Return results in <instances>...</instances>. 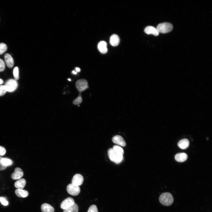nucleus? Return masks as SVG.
<instances>
[{
  "label": "nucleus",
  "mask_w": 212,
  "mask_h": 212,
  "mask_svg": "<svg viewBox=\"0 0 212 212\" xmlns=\"http://www.w3.org/2000/svg\"><path fill=\"white\" fill-rule=\"evenodd\" d=\"M144 31V32L148 34H153L154 36H157L159 34L156 28L152 26H146Z\"/></svg>",
  "instance_id": "nucleus-11"
},
{
  "label": "nucleus",
  "mask_w": 212,
  "mask_h": 212,
  "mask_svg": "<svg viewBox=\"0 0 212 212\" xmlns=\"http://www.w3.org/2000/svg\"><path fill=\"white\" fill-rule=\"evenodd\" d=\"M26 184L25 179L20 178L16 181L14 183V186L17 189H23Z\"/></svg>",
  "instance_id": "nucleus-16"
},
{
  "label": "nucleus",
  "mask_w": 212,
  "mask_h": 212,
  "mask_svg": "<svg viewBox=\"0 0 212 212\" xmlns=\"http://www.w3.org/2000/svg\"><path fill=\"white\" fill-rule=\"evenodd\" d=\"M0 202L2 205L4 206H6L9 204L8 201L6 198L4 197H0Z\"/></svg>",
  "instance_id": "nucleus-26"
},
{
  "label": "nucleus",
  "mask_w": 212,
  "mask_h": 212,
  "mask_svg": "<svg viewBox=\"0 0 212 212\" xmlns=\"http://www.w3.org/2000/svg\"><path fill=\"white\" fill-rule=\"evenodd\" d=\"M83 180V177L81 174H76L73 176L72 183L74 185L79 186L82 184Z\"/></svg>",
  "instance_id": "nucleus-8"
},
{
  "label": "nucleus",
  "mask_w": 212,
  "mask_h": 212,
  "mask_svg": "<svg viewBox=\"0 0 212 212\" xmlns=\"http://www.w3.org/2000/svg\"><path fill=\"white\" fill-rule=\"evenodd\" d=\"M1 163L3 165L6 167L11 165L13 163V161L10 159L3 158L1 160Z\"/></svg>",
  "instance_id": "nucleus-21"
},
{
  "label": "nucleus",
  "mask_w": 212,
  "mask_h": 212,
  "mask_svg": "<svg viewBox=\"0 0 212 212\" xmlns=\"http://www.w3.org/2000/svg\"><path fill=\"white\" fill-rule=\"evenodd\" d=\"M4 82L3 80L1 79L0 78V85L3 84Z\"/></svg>",
  "instance_id": "nucleus-34"
},
{
  "label": "nucleus",
  "mask_w": 212,
  "mask_h": 212,
  "mask_svg": "<svg viewBox=\"0 0 212 212\" xmlns=\"http://www.w3.org/2000/svg\"><path fill=\"white\" fill-rule=\"evenodd\" d=\"M112 142L118 145L124 147L126 143L123 138L121 136L116 135L112 138Z\"/></svg>",
  "instance_id": "nucleus-10"
},
{
  "label": "nucleus",
  "mask_w": 212,
  "mask_h": 212,
  "mask_svg": "<svg viewBox=\"0 0 212 212\" xmlns=\"http://www.w3.org/2000/svg\"><path fill=\"white\" fill-rule=\"evenodd\" d=\"M68 193L71 195L76 196L78 195L80 192V189L79 186L72 184H69L67 187Z\"/></svg>",
  "instance_id": "nucleus-5"
},
{
  "label": "nucleus",
  "mask_w": 212,
  "mask_h": 212,
  "mask_svg": "<svg viewBox=\"0 0 212 212\" xmlns=\"http://www.w3.org/2000/svg\"><path fill=\"white\" fill-rule=\"evenodd\" d=\"M87 212H98L96 206L95 205L91 206L89 208Z\"/></svg>",
  "instance_id": "nucleus-27"
},
{
  "label": "nucleus",
  "mask_w": 212,
  "mask_h": 212,
  "mask_svg": "<svg viewBox=\"0 0 212 212\" xmlns=\"http://www.w3.org/2000/svg\"><path fill=\"white\" fill-rule=\"evenodd\" d=\"M72 74H77V72L75 70H73L72 72Z\"/></svg>",
  "instance_id": "nucleus-33"
},
{
  "label": "nucleus",
  "mask_w": 212,
  "mask_h": 212,
  "mask_svg": "<svg viewBox=\"0 0 212 212\" xmlns=\"http://www.w3.org/2000/svg\"><path fill=\"white\" fill-rule=\"evenodd\" d=\"M82 100V96L80 94L78 97L73 101V103L74 105H77L81 103Z\"/></svg>",
  "instance_id": "nucleus-25"
},
{
  "label": "nucleus",
  "mask_w": 212,
  "mask_h": 212,
  "mask_svg": "<svg viewBox=\"0 0 212 212\" xmlns=\"http://www.w3.org/2000/svg\"><path fill=\"white\" fill-rule=\"evenodd\" d=\"M120 39L118 36L116 34L111 36L110 39V44L113 47L117 46L120 42Z\"/></svg>",
  "instance_id": "nucleus-14"
},
{
  "label": "nucleus",
  "mask_w": 212,
  "mask_h": 212,
  "mask_svg": "<svg viewBox=\"0 0 212 212\" xmlns=\"http://www.w3.org/2000/svg\"><path fill=\"white\" fill-rule=\"evenodd\" d=\"M15 193L16 196L19 197L25 198L29 195L27 191L23 189H17L15 191Z\"/></svg>",
  "instance_id": "nucleus-19"
},
{
  "label": "nucleus",
  "mask_w": 212,
  "mask_h": 212,
  "mask_svg": "<svg viewBox=\"0 0 212 212\" xmlns=\"http://www.w3.org/2000/svg\"><path fill=\"white\" fill-rule=\"evenodd\" d=\"M41 209L42 212H54V208L49 204L44 203L41 206Z\"/></svg>",
  "instance_id": "nucleus-17"
},
{
  "label": "nucleus",
  "mask_w": 212,
  "mask_h": 212,
  "mask_svg": "<svg viewBox=\"0 0 212 212\" xmlns=\"http://www.w3.org/2000/svg\"><path fill=\"white\" fill-rule=\"evenodd\" d=\"M7 47L6 45L4 43H0V54L4 53L7 50Z\"/></svg>",
  "instance_id": "nucleus-24"
},
{
  "label": "nucleus",
  "mask_w": 212,
  "mask_h": 212,
  "mask_svg": "<svg viewBox=\"0 0 212 212\" xmlns=\"http://www.w3.org/2000/svg\"><path fill=\"white\" fill-rule=\"evenodd\" d=\"M173 28L171 24L168 22H164L158 24L156 28L159 33H166L170 32Z\"/></svg>",
  "instance_id": "nucleus-2"
},
{
  "label": "nucleus",
  "mask_w": 212,
  "mask_h": 212,
  "mask_svg": "<svg viewBox=\"0 0 212 212\" xmlns=\"http://www.w3.org/2000/svg\"><path fill=\"white\" fill-rule=\"evenodd\" d=\"M160 203L162 205L168 206L171 205L174 201L172 195L168 192L162 193L159 198Z\"/></svg>",
  "instance_id": "nucleus-1"
},
{
  "label": "nucleus",
  "mask_w": 212,
  "mask_h": 212,
  "mask_svg": "<svg viewBox=\"0 0 212 212\" xmlns=\"http://www.w3.org/2000/svg\"><path fill=\"white\" fill-rule=\"evenodd\" d=\"M189 145V141L186 139H184L180 140L178 144V146L183 149L187 148L188 147Z\"/></svg>",
  "instance_id": "nucleus-18"
},
{
  "label": "nucleus",
  "mask_w": 212,
  "mask_h": 212,
  "mask_svg": "<svg viewBox=\"0 0 212 212\" xmlns=\"http://www.w3.org/2000/svg\"><path fill=\"white\" fill-rule=\"evenodd\" d=\"M5 68V64L4 61L0 59V72L3 71Z\"/></svg>",
  "instance_id": "nucleus-29"
},
{
  "label": "nucleus",
  "mask_w": 212,
  "mask_h": 212,
  "mask_svg": "<svg viewBox=\"0 0 212 212\" xmlns=\"http://www.w3.org/2000/svg\"><path fill=\"white\" fill-rule=\"evenodd\" d=\"M22 170L19 168H15L14 172L11 175V178L13 180H17L20 179L23 175Z\"/></svg>",
  "instance_id": "nucleus-9"
},
{
  "label": "nucleus",
  "mask_w": 212,
  "mask_h": 212,
  "mask_svg": "<svg viewBox=\"0 0 212 212\" xmlns=\"http://www.w3.org/2000/svg\"><path fill=\"white\" fill-rule=\"evenodd\" d=\"M13 73L14 77L15 80H18L19 78V70L18 67H15L13 70Z\"/></svg>",
  "instance_id": "nucleus-23"
},
{
  "label": "nucleus",
  "mask_w": 212,
  "mask_h": 212,
  "mask_svg": "<svg viewBox=\"0 0 212 212\" xmlns=\"http://www.w3.org/2000/svg\"><path fill=\"white\" fill-rule=\"evenodd\" d=\"M112 148L117 155H123L124 150L122 148L117 145H114Z\"/></svg>",
  "instance_id": "nucleus-20"
},
{
  "label": "nucleus",
  "mask_w": 212,
  "mask_h": 212,
  "mask_svg": "<svg viewBox=\"0 0 212 212\" xmlns=\"http://www.w3.org/2000/svg\"><path fill=\"white\" fill-rule=\"evenodd\" d=\"M77 90L80 92H82L88 88L87 81L84 79H81L77 81L75 84Z\"/></svg>",
  "instance_id": "nucleus-6"
},
{
  "label": "nucleus",
  "mask_w": 212,
  "mask_h": 212,
  "mask_svg": "<svg viewBox=\"0 0 212 212\" xmlns=\"http://www.w3.org/2000/svg\"><path fill=\"white\" fill-rule=\"evenodd\" d=\"M4 86L7 91L13 92L17 88L18 83L15 80L11 79L6 81Z\"/></svg>",
  "instance_id": "nucleus-4"
},
{
  "label": "nucleus",
  "mask_w": 212,
  "mask_h": 212,
  "mask_svg": "<svg viewBox=\"0 0 212 212\" xmlns=\"http://www.w3.org/2000/svg\"><path fill=\"white\" fill-rule=\"evenodd\" d=\"M2 158L0 156V170H3L5 169L7 167L4 166L2 165L1 163V160Z\"/></svg>",
  "instance_id": "nucleus-31"
},
{
  "label": "nucleus",
  "mask_w": 212,
  "mask_h": 212,
  "mask_svg": "<svg viewBox=\"0 0 212 212\" xmlns=\"http://www.w3.org/2000/svg\"><path fill=\"white\" fill-rule=\"evenodd\" d=\"M75 70L77 72H80V69L78 67H76L75 68Z\"/></svg>",
  "instance_id": "nucleus-32"
},
{
  "label": "nucleus",
  "mask_w": 212,
  "mask_h": 212,
  "mask_svg": "<svg viewBox=\"0 0 212 212\" xmlns=\"http://www.w3.org/2000/svg\"><path fill=\"white\" fill-rule=\"evenodd\" d=\"M6 64L9 68H12L14 65V61L11 56L9 54H5L4 57Z\"/></svg>",
  "instance_id": "nucleus-12"
},
{
  "label": "nucleus",
  "mask_w": 212,
  "mask_h": 212,
  "mask_svg": "<svg viewBox=\"0 0 212 212\" xmlns=\"http://www.w3.org/2000/svg\"><path fill=\"white\" fill-rule=\"evenodd\" d=\"M108 154L110 160L114 162L116 164L120 163L123 160V155H117L112 148H110L109 149L108 151Z\"/></svg>",
  "instance_id": "nucleus-3"
},
{
  "label": "nucleus",
  "mask_w": 212,
  "mask_h": 212,
  "mask_svg": "<svg viewBox=\"0 0 212 212\" xmlns=\"http://www.w3.org/2000/svg\"><path fill=\"white\" fill-rule=\"evenodd\" d=\"M78 206L76 203H74L73 206L64 210L63 212H78Z\"/></svg>",
  "instance_id": "nucleus-22"
},
{
  "label": "nucleus",
  "mask_w": 212,
  "mask_h": 212,
  "mask_svg": "<svg viewBox=\"0 0 212 212\" xmlns=\"http://www.w3.org/2000/svg\"><path fill=\"white\" fill-rule=\"evenodd\" d=\"M7 91L4 85H0V96L4 95Z\"/></svg>",
  "instance_id": "nucleus-28"
},
{
  "label": "nucleus",
  "mask_w": 212,
  "mask_h": 212,
  "mask_svg": "<svg viewBox=\"0 0 212 212\" xmlns=\"http://www.w3.org/2000/svg\"><path fill=\"white\" fill-rule=\"evenodd\" d=\"M74 203V201L73 199L71 197H68L61 203L60 207L62 209L64 210L73 206Z\"/></svg>",
  "instance_id": "nucleus-7"
},
{
  "label": "nucleus",
  "mask_w": 212,
  "mask_h": 212,
  "mask_svg": "<svg viewBox=\"0 0 212 212\" xmlns=\"http://www.w3.org/2000/svg\"><path fill=\"white\" fill-rule=\"evenodd\" d=\"M97 47L100 52L102 54H105L107 51V43L104 41L100 42L98 44Z\"/></svg>",
  "instance_id": "nucleus-13"
},
{
  "label": "nucleus",
  "mask_w": 212,
  "mask_h": 212,
  "mask_svg": "<svg viewBox=\"0 0 212 212\" xmlns=\"http://www.w3.org/2000/svg\"><path fill=\"white\" fill-rule=\"evenodd\" d=\"M68 80L69 81H70L71 80V79H69V78L68 79Z\"/></svg>",
  "instance_id": "nucleus-35"
},
{
  "label": "nucleus",
  "mask_w": 212,
  "mask_h": 212,
  "mask_svg": "<svg viewBox=\"0 0 212 212\" xmlns=\"http://www.w3.org/2000/svg\"><path fill=\"white\" fill-rule=\"evenodd\" d=\"M6 152L5 148L4 147L0 146V155H4L5 154Z\"/></svg>",
  "instance_id": "nucleus-30"
},
{
  "label": "nucleus",
  "mask_w": 212,
  "mask_h": 212,
  "mask_svg": "<svg viewBox=\"0 0 212 212\" xmlns=\"http://www.w3.org/2000/svg\"><path fill=\"white\" fill-rule=\"evenodd\" d=\"M188 158V155L185 153H180L176 154L175 157V160L180 162H182L186 161Z\"/></svg>",
  "instance_id": "nucleus-15"
}]
</instances>
